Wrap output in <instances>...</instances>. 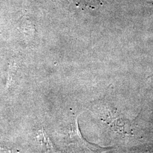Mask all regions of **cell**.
<instances>
[{
	"instance_id": "cell-2",
	"label": "cell",
	"mask_w": 153,
	"mask_h": 153,
	"mask_svg": "<svg viewBox=\"0 0 153 153\" xmlns=\"http://www.w3.org/2000/svg\"><path fill=\"white\" fill-rule=\"evenodd\" d=\"M148 4L152 7V8L153 9V1H149V2H148Z\"/></svg>"
},
{
	"instance_id": "cell-1",
	"label": "cell",
	"mask_w": 153,
	"mask_h": 153,
	"mask_svg": "<svg viewBox=\"0 0 153 153\" xmlns=\"http://www.w3.org/2000/svg\"><path fill=\"white\" fill-rule=\"evenodd\" d=\"M16 65L15 64L10 65V67H9V77H8V79H7V85H6V88H10V86L11 84V82L13 81V76H14V74H16Z\"/></svg>"
}]
</instances>
